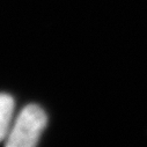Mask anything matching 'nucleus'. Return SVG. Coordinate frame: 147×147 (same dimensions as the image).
Segmentation results:
<instances>
[{"label":"nucleus","mask_w":147,"mask_h":147,"mask_svg":"<svg viewBox=\"0 0 147 147\" xmlns=\"http://www.w3.org/2000/svg\"><path fill=\"white\" fill-rule=\"evenodd\" d=\"M47 115L44 110L36 105L29 104L12 124L9 134L6 139L8 147H34L37 145L43 130L47 126Z\"/></svg>","instance_id":"obj_1"},{"label":"nucleus","mask_w":147,"mask_h":147,"mask_svg":"<svg viewBox=\"0 0 147 147\" xmlns=\"http://www.w3.org/2000/svg\"><path fill=\"white\" fill-rule=\"evenodd\" d=\"M15 103L11 95L0 93V142L7 139L14 115Z\"/></svg>","instance_id":"obj_2"}]
</instances>
